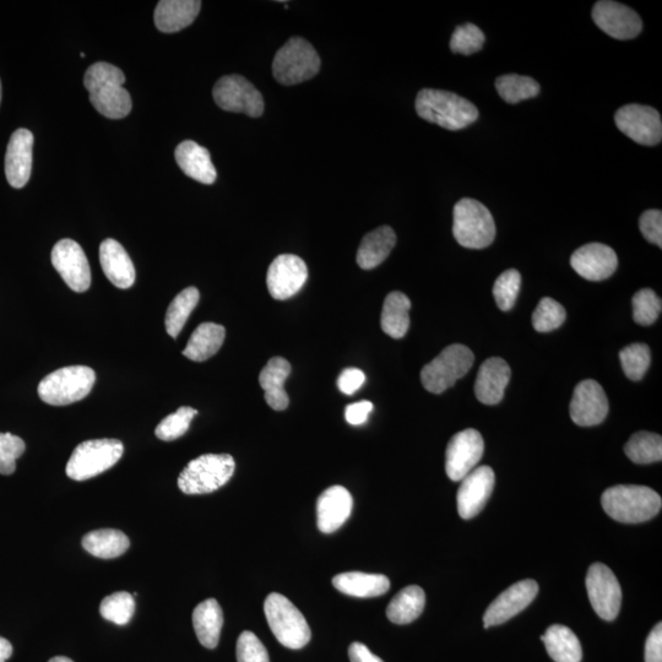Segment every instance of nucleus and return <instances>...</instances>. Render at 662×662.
<instances>
[{
  "instance_id": "f257e3e1",
  "label": "nucleus",
  "mask_w": 662,
  "mask_h": 662,
  "mask_svg": "<svg viewBox=\"0 0 662 662\" xmlns=\"http://www.w3.org/2000/svg\"><path fill=\"white\" fill-rule=\"evenodd\" d=\"M124 83L126 75L122 70L106 62L91 65L84 78L91 105L102 116L111 119H122L132 111V97L123 88Z\"/></svg>"
},
{
  "instance_id": "f03ea898",
  "label": "nucleus",
  "mask_w": 662,
  "mask_h": 662,
  "mask_svg": "<svg viewBox=\"0 0 662 662\" xmlns=\"http://www.w3.org/2000/svg\"><path fill=\"white\" fill-rule=\"evenodd\" d=\"M416 112L425 121L448 130H461L479 118V110L454 92L423 89L416 97Z\"/></svg>"
},
{
  "instance_id": "7ed1b4c3",
  "label": "nucleus",
  "mask_w": 662,
  "mask_h": 662,
  "mask_svg": "<svg viewBox=\"0 0 662 662\" xmlns=\"http://www.w3.org/2000/svg\"><path fill=\"white\" fill-rule=\"evenodd\" d=\"M602 508L620 523L648 522L658 515L662 499L658 492L645 486L620 485L607 488L601 497Z\"/></svg>"
},
{
  "instance_id": "20e7f679",
  "label": "nucleus",
  "mask_w": 662,
  "mask_h": 662,
  "mask_svg": "<svg viewBox=\"0 0 662 662\" xmlns=\"http://www.w3.org/2000/svg\"><path fill=\"white\" fill-rule=\"evenodd\" d=\"M235 469V459L229 454L202 455L192 460L179 475V490L186 495H208L224 487Z\"/></svg>"
},
{
  "instance_id": "39448f33",
  "label": "nucleus",
  "mask_w": 662,
  "mask_h": 662,
  "mask_svg": "<svg viewBox=\"0 0 662 662\" xmlns=\"http://www.w3.org/2000/svg\"><path fill=\"white\" fill-rule=\"evenodd\" d=\"M453 233L460 246L484 249L495 241V220L484 204L464 198L454 206Z\"/></svg>"
},
{
  "instance_id": "423d86ee",
  "label": "nucleus",
  "mask_w": 662,
  "mask_h": 662,
  "mask_svg": "<svg viewBox=\"0 0 662 662\" xmlns=\"http://www.w3.org/2000/svg\"><path fill=\"white\" fill-rule=\"evenodd\" d=\"M265 617L279 643L289 649H302L311 640L312 632L305 616L284 595L270 594L264 602Z\"/></svg>"
},
{
  "instance_id": "0eeeda50",
  "label": "nucleus",
  "mask_w": 662,
  "mask_h": 662,
  "mask_svg": "<svg viewBox=\"0 0 662 662\" xmlns=\"http://www.w3.org/2000/svg\"><path fill=\"white\" fill-rule=\"evenodd\" d=\"M96 382L94 370L86 366L61 368L39 384V396L43 403L65 406L83 400L91 393Z\"/></svg>"
},
{
  "instance_id": "6e6552de",
  "label": "nucleus",
  "mask_w": 662,
  "mask_h": 662,
  "mask_svg": "<svg viewBox=\"0 0 662 662\" xmlns=\"http://www.w3.org/2000/svg\"><path fill=\"white\" fill-rule=\"evenodd\" d=\"M320 69V58L314 47L302 39L292 37L275 54L273 74L278 83L286 86L305 83L316 77Z\"/></svg>"
},
{
  "instance_id": "1a4fd4ad",
  "label": "nucleus",
  "mask_w": 662,
  "mask_h": 662,
  "mask_svg": "<svg viewBox=\"0 0 662 662\" xmlns=\"http://www.w3.org/2000/svg\"><path fill=\"white\" fill-rule=\"evenodd\" d=\"M124 453L118 439H94L79 444L67 464V475L74 481H85L113 468Z\"/></svg>"
},
{
  "instance_id": "9d476101",
  "label": "nucleus",
  "mask_w": 662,
  "mask_h": 662,
  "mask_svg": "<svg viewBox=\"0 0 662 662\" xmlns=\"http://www.w3.org/2000/svg\"><path fill=\"white\" fill-rule=\"evenodd\" d=\"M475 356L468 346L454 344L446 347L422 368L421 382L427 392L441 394L466 376L474 365Z\"/></svg>"
},
{
  "instance_id": "9b49d317",
  "label": "nucleus",
  "mask_w": 662,
  "mask_h": 662,
  "mask_svg": "<svg viewBox=\"0 0 662 662\" xmlns=\"http://www.w3.org/2000/svg\"><path fill=\"white\" fill-rule=\"evenodd\" d=\"M214 100L221 110L243 113L257 118L264 113V99L260 91L241 75H226L214 86Z\"/></svg>"
},
{
  "instance_id": "f8f14e48",
  "label": "nucleus",
  "mask_w": 662,
  "mask_h": 662,
  "mask_svg": "<svg viewBox=\"0 0 662 662\" xmlns=\"http://www.w3.org/2000/svg\"><path fill=\"white\" fill-rule=\"evenodd\" d=\"M586 590L598 616L605 621L615 620L621 610L622 590L611 569L602 563L593 564L586 575Z\"/></svg>"
},
{
  "instance_id": "ddd939ff",
  "label": "nucleus",
  "mask_w": 662,
  "mask_h": 662,
  "mask_svg": "<svg viewBox=\"0 0 662 662\" xmlns=\"http://www.w3.org/2000/svg\"><path fill=\"white\" fill-rule=\"evenodd\" d=\"M618 129L640 145H658L662 138V122L658 111L653 107L637 105L623 106L616 112Z\"/></svg>"
},
{
  "instance_id": "4468645a",
  "label": "nucleus",
  "mask_w": 662,
  "mask_h": 662,
  "mask_svg": "<svg viewBox=\"0 0 662 662\" xmlns=\"http://www.w3.org/2000/svg\"><path fill=\"white\" fill-rule=\"evenodd\" d=\"M52 264L73 291L81 293L90 289V264L79 243L68 238L59 241L53 247Z\"/></svg>"
},
{
  "instance_id": "2eb2a0df",
  "label": "nucleus",
  "mask_w": 662,
  "mask_h": 662,
  "mask_svg": "<svg viewBox=\"0 0 662 662\" xmlns=\"http://www.w3.org/2000/svg\"><path fill=\"white\" fill-rule=\"evenodd\" d=\"M484 438L468 428L450 439L446 453V471L450 480L458 482L468 476L484 455Z\"/></svg>"
},
{
  "instance_id": "dca6fc26",
  "label": "nucleus",
  "mask_w": 662,
  "mask_h": 662,
  "mask_svg": "<svg viewBox=\"0 0 662 662\" xmlns=\"http://www.w3.org/2000/svg\"><path fill=\"white\" fill-rule=\"evenodd\" d=\"M308 279V268L297 255L282 254L270 264L267 285L271 297L289 300L302 290Z\"/></svg>"
},
{
  "instance_id": "f3484780",
  "label": "nucleus",
  "mask_w": 662,
  "mask_h": 662,
  "mask_svg": "<svg viewBox=\"0 0 662 662\" xmlns=\"http://www.w3.org/2000/svg\"><path fill=\"white\" fill-rule=\"evenodd\" d=\"M593 19L599 29L616 40H632L642 32L643 23L633 9L611 0L594 5Z\"/></svg>"
},
{
  "instance_id": "a211bd4d",
  "label": "nucleus",
  "mask_w": 662,
  "mask_h": 662,
  "mask_svg": "<svg viewBox=\"0 0 662 662\" xmlns=\"http://www.w3.org/2000/svg\"><path fill=\"white\" fill-rule=\"evenodd\" d=\"M569 411L575 425L582 427L600 425L609 414V399L598 382L586 379L575 387Z\"/></svg>"
},
{
  "instance_id": "6ab92c4d",
  "label": "nucleus",
  "mask_w": 662,
  "mask_h": 662,
  "mask_svg": "<svg viewBox=\"0 0 662 662\" xmlns=\"http://www.w3.org/2000/svg\"><path fill=\"white\" fill-rule=\"evenodd\" d=\"M539 593V585L535 580L526 579L503 591L498 598L488 606L484 616L485 628L506 623L524 611Z\"/></svg>"
},
{
  "instance_id": "aec40b11",
  "label": "nucleus",
  "mask_w": 662,
  "mask_h": 662,
  "mask_svg": "<svg viewBox=\"0 0 662 662\" xmlns=\"http://www.w3.org/2000/svg\"><path fill=\"white\" fill-rule=\"evenodd\" d=\"M495 472L490 466L474 469L461 480L458 491V512L461 518H475L485 508L495 487Z\"/></svg>"
},
{
  "instance_id": "412c9836",
  "label": "nucleus",
  "mask_w": 662,
  "mask_h": 662,
  "mask_svg": "<svg viewBox=\"0 0 662 662\" xmlns=\"http://www.w3.org/2000/svg\"><path fill=\"white\" fill-rule=\"evenodd\" d=\"M571 265L575 273L585 280L602 281L615 274L618 258L606 244L589 243L573 253Z\"/></svg>"
},
{
  "instance_id": "4be33fe9",
  "label": "nucleus",
  "mask_w": 662,
  "mask_h": 662,
  "mask_svg": "<svg viewBox=\"0 0 662 662\" xmlns=\"http://www.w3.org/2000/svg\"><path fill=\"white\" fill-rule=\"evenodd\" d=\"M34 135L27 129H18L9 140L5 156V175L10 186L20 189L26 186L32 171Z\"/></svg>"
},
{
  "instance_id": "5701e85b",
  "label": "nucleus",
  "mask_w": 662,
  "mask_h": 662,
  "mask_svg": "<svg viewBox=\"0 0 662 662\" xmlns=\"http://www.w3.org/2000/svg\"><path fill=\"white\" fill-rule=\"evenodd\" d=\"M354 507L351 493L343 486L325 490L317 501V525L324 534H333L350 518Z\"/></svg>"
},
{
  "instance_id": "b1692460",
  "label": "nucleus",
  "mask_w": 662,
  "mask_h": 662,
  "mask_svg": "<svg viewBox=\"0 0 662 662\" xmlns=\"http://www.w3.org/2000/svg\"><path fill=\"white\" fill-rule=\"evenodd\" d=\"M512 376L508 363L503 358H488L480 367L475 383L477 400L485 405L501 403Z\"/></svg>"
},
{
  "instance_id": "393cba45",
  "label": "nucleus",
  "mask_w": 662,
  "mask_h": 662,
  "mask_svg": "<svg viewBox=\"0 0 662 662\" xmlns=\"http://www.w3.org/2000/svg\"><path fill=\"white\" fill-rule=\"evenodd\" d=\"M100 262L107 279L118 289L127 290L135 282V268L122 244L108 238L100 246Z\"/></svg>"
},
{
  "instance_id": "a878e982",
  "label": "nucleus",
  "mask_w": 662,
  "mask_h": 662,
  "mask_svg": "<svg viewBox=\"0 0 662 662\" xmlns=\"http://www.w3.org/2000/svg\"><path fill=\"white\" fill-rule=\"evenodd\" d=\"M175 157L179 168L184 175L191 177L194 181L203 184H213L216 181V168L211 161L209 150L204 146L195 143L193 140H186L177 146Z\"/></svg>"
},
{
  "instance_id": "bb28decb",
  "label": "nucleus",
  "mask_w": 662,
  "mask_h": 662,
  "mask_svg": "<svg viewBox=\"0 0 662 662\" xmlns=\"http://www.w3.org/2000/svg\"><path fill=\"white\" fill-rule=\"evenodd\" d=\"M200 9L199 0H162L155 9V25L161 32L173 34L192 25Z\"/></svg>"
},
{
  "instance_id": "cd10ccee",
  "label": "nucleus",
  "mask_w": 662,
  "mask_h": 662,
  "mask_svg": "<svg viewBox=\"0 0 662 662\" xmlns=\"http://www.w3.org/2000/svg\"><path fill=\"white\" fill-rule=\"evenodd\" d=\"M290 373L291 365L282 357L271 358L267 366L260 372V387L264 390L268 405L275 411H284L290 404L289 395L284 387Z\"/></svg>"
},
{
  "instance_id": "c85d7f7f",
  "label": "nucleus",
  "mask_w": 662,
  "mask_h": 662,
  "mask_svg": "<svg viewBox=\"0 0 662 662\" xmlns=\"http://www.w3.org/2000/svg\"><path fill=\"white\" fill-rule=\"evenodd\" d=\"M333 585L340 593L366 599L388 593L390 580L383 574L347 572L335 575Z\"/></svg>"
},
{
  "instance_id": "c756f323",
  "label": "nucleus",
  "mask_w": 662,
  "mask_h": 662,
  "mask_svg": "<svg viewBox=\"0 0 662 662\" xmlns=\"http://www.w3.org/2000/svg\"><path fill=\"white\" fill-rule=\"evenodd\" d=\"M396 244V235L392 227H378L367 233L357 252V264L363 270H372L381 265L392 253Z\"/></svg>"
},
{
  "instance_id": "7c9ffc66",
  "label": "nucleus",
  "mask_w": 662,
  "mask_h": 662,
  "mask_svg": "<svg viewBox=\"0 0 662 662\" xmlns=\"http://www.w3.org/2000/svg\"><path fill=\"white\" fill-rule=\"evenodd\" d=\"M193 626L200 644L208 649H215L220 642L221 629L224 626V613L219 602L208 599L195 607Z\"/></svg>"
},
{
  "instance_id": "2f4dec72",
  "label": "nucleus",
  "mask_w": 662,
  "mask_h": 662,
  "mask_svg": "<svg viewBox=\"0 0 662 662\" xmlns=\"http://www.w3.org/2000/svg\"><path fill=\"white\" fill-rule=\"evenodd\" d=\"M226 330L215 323L200 324L189 339L183 356L194 362H204L219 352L224 344Z\"/></svg>"
},
{
  "instance_id": "473e14b6",
  "label": "nucleus",
  "mask_w": 662,
  "mask_h": 662,
  "mask_svg": "<svg viewBox=\"0 0 662 662\" xmlns=\"http://www.w3.org/2000/svg\"><path fill=\"white\" fill-rule=\"evenodd\" d=\"M411 301L403 292L389 293L385 298L381 325L385 334L393 339H403L410 328Z\"/></svg>"
},
{
  "instance_id": "72a5a7b5",
  "label": "nucleus",
  "mask_w": 662,
  "mask_h": 662,
  "mask_svg": "<svg viewBox=\"0 0 662 662\" xmlns=\"http://www.w3.org/2000/svg\"><path fill=\"white\" fill-rule=\"evenodd\" d=\"M541 640L546 645L548 655L556 662L582 661V645L568 627L555 624L547 629Z\"/></svg>"
},
{
  "instance_id": "f704fd0d",
  "label": "nucleus",
  "mask_w": 662,
  "mask_h": 662,
  "mask_svg": "<svg viewBox=\"0 0 662 662\" xmlns=\"http://www.w3.org/2000/svg\"><path fill=\"white\" fill-rule=\"evenodd\" d=\"M425 605V591L417 585L406 586L390 601L387 616L395 624H409L421 616Z\"/></svg>"
},
{
  "instance_id": "c9c22d12",
  "label": "nucleus",
  "mask_w": 662,
  "mask_h": 662,
  "mask_svg": "<svg viewBox=\"0 0 662 662\" xmlns=\"http://www.w3.org/2000/svg\"><path fill=\"white\" fill-rule=\"evenodd\" d=\"M130 541L122 531L115 529H101L91 531L83 539V547L90 555L103 560H111L122 556L128 551Z\"/></svg>"
},
{
  "instance_id": "e433bc0d",
  "label": "nucleus",
  "mask_w": 662,
  "mask_h": 662,
  "mask_svg": "<svg viewBox=\"0 0 662 662\" xmlns=\"http://www.w3.org/2000/svg\"><path fill=\"white\" fill-rule=\"evenodd\" d=\"M200 293L197 287H188V289L179 292L167 309L165 325L168 335L177 339L181 334L184 325H186L189 316H191L195 307L198 306Z\"/></svg>"
},
{
  "instance_id": "4c0bfd02",
  "label": "nucleus",
  "mask_w": 662,
  "mask_h": 662,
  "mask_svg": "<svg viewBox=\"0 0 662 662\" xmlns=\"http://www.w3.org/2000/svg\"><path fill=\"white\" fill-rule=\"evenodd\" d=\"M624 453L636 464H651L662 459V438L659 434L638 432L629 439Z\"/></svg>"
},
{
  "instance_id": "58836bf2",
  "label": "nucleus",
  "mask_w": 662,
  "mask_h": 662,
  "mask_svg": "<svg viewBox=\"0 0 662 662\" xmlns=\"http://www.w3.org/2000/svg\"><path fill=\"white\" fill-rule=\"evenodd\" d=\"M496 89L498 95L510 105L533 99L540 94V85L536 80L517 74L499 77L496 80Z\"/></svg>"
},
{
  "instance_id": "ea45409f",
  "label": "nucleus",
  "mask_w": 662,
  "mask_h": 662,
  "mask_svg": "<svg viewBox=\"0 0 662 662\" xmlns=\"http://www.w3.org/2000/svg\"><path fill=\"white\" fill-rule=\"evenodd\" d=\"M135 611V601L133 595L126 591L107 596L101 602L100 612L105 620L126 626L132 620Z\"/></svg>"
},
{
  "instance_id": "a19ab883",
  "label": "nucleus",
  "mask_w": 662,
  "mask_h": 662,
  "mask_svg": "<svg viewBox=\"0 0 662 662\" xmlns=\"http://www.w3.org/2000/svg\"><path fill=\"white\" fill-rule=\"evenodd\" d=\"M624 374L631 381H642L650 366V349L645 344H632L620 352Z\"/></svg>"
},
{
  "instance_id": "79ce46f5",
  "label": "nucleus",
  "mask_w": 662,
  "mask_h": 662,
  "mask_svg": "<svg viewBox=\"0 0 662 662\" xmlns=\"http://www.w3.org/2000/svg\"><path fill=\"white\" fill-rule=\"evenodd\" d=\"M197 415L198 411L188 406L179 408L175 414L167 416L159 423L155 430L156 437L165 442L176 441L187 433L194 416Z\"/></svg>"
},
{
  "instance_id": "37998d69",
  "label": "nucleus",
  "mask_w": 662,
  "mask_h": 662,
  "mask_svg": "<svg viewBox=\"0 0 662 662\" xmlns=\"http://www.w3.org/2000/svg\"><path fill=\"white\" fill-rule=\"evenodd\" d=\"M520 287H522V275L518 270L509 269L498 276L493 286V296L501 311H510L517 302Z\"/></svg>"
},
{
  "instance_id": "c03bdc74",
  "label": "nucleus",
  "mask_w": 662,
  "mask_h": 662,
  "mask_svg": "<svg viewBox=\"0 0 662 662\" xmlns=\"http://www.w3.org/2000/svg\"><path fill=\"white\" fill-rule=\"evenodd\" d=\"M566 309L550 297L542 298L533 314V325L539 333L556 330L566 320Z\"/></svg>"
},
{
  "instance_id": "a18cd8bd",
  "label": "nucleus",
  "mask_w": 662,
  "mask_h": 662,
  "mask_svg": "<svg viewBox=\"0 0 662 662\" xmlns=\"http://www.w3.org/2000/svg\"><path fill=\"white\" fill-rule=\"evenodd\" d=\"M486 37L484 32L474 24L460 25L455 29L450 40V50L454 53L471 56L482 50Z\"/></svg>"
},
{
  "instance_id": "49530a36",
  "label": "nucleus",
  "mask_w": 662,
  "mask_h": 662,
  "mask_svg": "<svg viewBox=\"0 0 662 662\" xmlns=\"http://www.w3.org/2000/svg\"><path fill=\"white\" fill-rule=\"evenodd\" d=\"M662 308L661 298L653 290H640L633 297V318L639 325L654 324Z\"/></svg>"
},
{
  "instance_id": "de8ad7c7",
  "label": "nucleus",
  "mask_w": 662,
  "mask_h": 662,
  "mask_svg": "<svg viewBox=\"0 0 662 662\" xmlns=\"http://www.w3.org/2000/svg\"><path fill=\"white\" fill-rule=\"evenodd\" d=\"M25 442L12 433H0V474L8 476L16 470V460L25 453Z\"/></svg>"
},
{
  "instance_id": "09e8293b",
  "label": "nucleus",
  "mask_w": 662,
  "mask_h": 662,
  "mask_svg": "<svg viewBox=\"0 0 662 662\" xmlns=\"http://www.w3.org/2000/svg\"><path fill=\"white\" fill-rule=\"evenodd\" d=\"M238 662H270L269 653L254 633L243 632L237 640Z\"/></svg>"
},
{
  "instance_id": "8fccbe9b",
  "label": "nucleus",
  "mask_w": 662,
  "mask_h": 662,
  "mask_svg": "<svg viewBox=\"0 0 662 662\" xmlns=\"http://www.w3.org/2000/svg\"><path fill=\"white\" fill-rule=\"evenodd\" d=\"M640 231L645 240L662 247V213L660 210H647L639 219Z\"/></svg>"
},
{
  "instance_id": "3c124183",
  "label": "nucleus",
  "mask_w": 662,
  "mask_h": 662,
  "mask_svg": "<svg viewBox=\"0 0 662 662\" xmlns=\"http://www.w3.org/2000/svg\"><path fill=\"white\" fill-rule=\"evenodd\" d=\"M365 381V373L361 370H357V368H346V370L340 374L338 387L341 393L345 395H354L357 390L365 384Z\"/></svg>"
},
{
  "instance_id": "603ef678",
  "label": "nucleus",
  "mask_w": 662,
  "mask_h": 662,
  "mask_svg": "<svg viewBox=\"0 0 662 662\" xmlns=\"http://www.w3.org/2000/svg\"><path fill=\"white\" fill-rule=\"evenodd\" d=\"M645 662H662V624L658 623L645 643Z\"/></svg>"
},
{
  "instance_id": "864d4df0",
  "label": "nucleus",
  "mask_w": 662,
  "mask_h": 662,
  "mask_svg": "<svg viewBox=\"0 0 662 662\" xmlns=\"http://www.w3.org/2000/svg\"><path fill=\"white\" fill-rule=\"evenodd\" d=\"M373 411V404L371 401H360V403H355L347 406L345 410V419L352 426H361L363 423H366L368 416H370Z\"/></svg>"
},
{
  "instance_id": "5fc2aeb1",
  "label": "nucleus",
  "mask_w": 662,
  "mask_h": 662,
  "mask_svg": "<svg viewBox=\"0 0 662 662\" xmlns=\"http://www.w3.org/2000/svg\"><path fill=\"white\" fill-rule=\"evenodd\" d=\"M349 658L351 662H384L362 643H352L350 645Z\"/></svg>"
},
{
  "instance_id": "6e6d98bb",
  "label": "nucleus",
  "mask_w": 662,
  "mask_h": 662,
  "mask_svg": "<svg viewBox=\"0 0 662 662\" xmlns=\"http://www.w3.org/2000/svg\"><path fill=\"white\" fill-rule=\"evenodd\" d=\"M13 654V645L9 640L0 637V662L7 661Z\"/></svg>"
},
{
  "instance_id": "4d7b16f0",
  "label": "nucleus",
  "mask_w": 662,
  "mask_h": 662,
  "mask_svg": "<svg viewBox=\"0 0 662 662\" xmlns=\"http://www.w3.org/2000/svg\"><path fill=\"white\" fill-rule=\"evenodd\" d=\"M48 662H74V661L65 658V656H56V658H53Z\"/></svg>"
},
{
  "instance_id": "13d9d810",
  "label": "nucleus",
  "mask_w": 662,
  "mask_h": 662,
  "mask_svg": "<svg viewBox=\"0 0 662 662\" xmlns=\"http://www.w3.org/2000/svg\"><path fill=\"white\" fill-rule=\"evenodd\" d=\"M0 102H2V83H0Z\"/></svg>"
}]
</instances>
